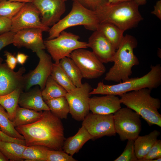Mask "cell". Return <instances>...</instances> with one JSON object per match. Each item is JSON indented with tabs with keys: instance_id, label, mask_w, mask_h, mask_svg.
<instances>
[{
	"instance_id": "45",
	"label": "cell",
	"mask_w": 161,
	"mask_h": 161,
	"mask_svg": "<svg viewBox=\"0 0 161 161\" xmlns=\"http://www.w3.org/2000/svg\"><path fill=\"white\" fill-rule=\"evenodd\" d=\"M9 160L0 150V161H8Z\"/></svg>"
},
{
	"instance_id": "36",
	"label": "cell",
	"mask_w": 161,
	"mask_h": 161,
	"mask_svg": "<svg viewBox=\"0 0 161 161\" xmlns=\"http://www.w3.org/2000/svg\"><path fill=\"white\" fill-rule=\"evenodd\" d=\"M78 2L83 7L95 11L100 6L107 3L108 0H72Z\"/></svg>"
},
{
	"instance_id": "24",
	"label": "cell",
	"mask_w": 161,
	"mask_h": 161,
	"mask_svg": "<svg viewBox=\"0 0 161 161\" xmlns=\"http://www.w3.org/2000/svg\"><path fill=\"white\" fill-rule=\"evenodd\" d=\"M27 146L17 143L0 140V150L11 161L24 160L22 154Z\"/></svg>"
},
{
	"instance_id": "11",
	"label": "cell",
	"mask_w": 161,
	"mask_h": 161,
	"mask_svg": "<svg viewBox=\"0 0 161 161\" xmlns=\"http://www.w3.org/2000/svg\"><path fill=\"white\" fill-rule=\"evenodd\" d=\"M35 53L39 59L38 65L34 70L24 75V89L26 92L34 85L39 86L42 90L48 78L50 75L53 64L51 57L44 50H38Z\"/></svg>"
},
{
	"instance_id": "22",
	"label": "cell",
	"mask_w": 161,
	"mask_h": 161,
	"mask_svg": "<svg viewBox=\"0 0 161 161\" xmlns=\"http://www.w3.org/2000/svg\"><path fill=\"white\" fill-rule=\"evenodd\" d=\"M97 30L105 36L116 50L117 49L124 37V30L108 23H100Z\"/></svg>"
},
{
	"instance_id": "39",
	"label": "cell",
	"mask_w": 161,
	"mask_h": 161,
	"mask_svg": "<svg viewBox=\"0 0 161 161\" xmlns=\"http://www.w3.org/2000/svg\"><path fill=\"white\" fill-rule=\"evenodd\" d=\"M4 55L6 57V64L12 70H14L16 66L17 63L16 57L12 53L5 51Z\"/></svg>"
},
{
	"instance_id": "47",
	"label": "cell",
	"mask_w": 161,
	"mask_h": 161,
	"mask_svg": "<svg viewBox=\"0 0 161 161\" xmlns=\"http://www.w3.org/2000/svg\"><path fill=\"white\" fill-rule=\"evenodd\" d=\"M62 0L65 2V1H66L67 0Z\"/></svg>"
},
{
	"instance_id": "6",
	"label": "cell",
	"mask_w": 161,
	"mask_h": 161,
	"mask_svg": "<svg viewBox=\"0 0 161 161\" xmlns=\"http://www.w3.org/2000/svg\"><path fill=\"white\" fill-rule=\"evenodd\" d=\"M100 23L95 11L88 9L78 2L73 1L69 13L49 28L47 39H53L69 27L83 26L87 30L95 31Z\"/></svg>"
},
{
	"instance_id": "14",
	"label": "cell",
	"mask_w": 161,
	"mask_h": 161,
	"mask_svg": "<svg viewBox=\"0 0 161 161\" xmlns=\"http://www.w3.org/2000/svg\"><path fill=\"white\" fill-rule=\"evenodd\" d=\"M62 0H34L32 3L38 9L44 26H53L60 19L65 13L66 6Z\"/></svg>"
},
{
	"instance_id": "48",
	"label": "cell",
	"mask_w": 161,
	"mask_h": 161,
	"mask_svg": "<svg viewBox=\"0 0 161 161\" xmlns=\"http://www.w3.org/2000/svg\"><path fill=\"white\" fill-rule=\"evenodd\" d=\"M0 140H1V138L0 136Z\"/></svg>"
},
{
	"instance_id": "3",
	"label": "cell",
	"mask_w": 161,
	"mask_h": 161,
	"mask_svg": "<svg viewBox=\"0 0 161 161\" xmlns=\"http://www.w3.org/2000/svg\"><path fill=\"white\" fill-rule=\"evenodd\" d=\"M151 90L145 88L127 92L120 96V101L139 114L150 126L161 127V115L158 111L160 101L151 96Z\"/></svg>"
},
{
	"instance_id": "21",
	"label": "cell",
	"mask_w": 161,
	"mask_h": 161,
	"mask_svg": "<svg viewBox=\"0 0 161 161\" xmlns=\"http://www.w3.org/2000/svg\"><path fill=\"white\" fill-rule=\"evenodd\" d=\"M160 134L159 131L154 130L148 134L139 136L134 140L135 151L138 160L143 158L146 155Z\"/></svg>"
},
{
	"instance_id": "18",
	"label": "cell",
	"mask_w": 161,
	"mask_h": 161,
	"mask_svg": "<svg viewBox=\"0 0 161 161\" xmlns=\"http://www.w3.org/2000/svg\"><path fill=\"white\" fill-rule=\"evenodd\" d=\"M121 104L120 98L116 95L94 96L90 97L89 110L95 114H114L121 108Z\"/></svg>"
},
{
	"instance_id": "5",
	"label": "cell",
	"mask_w": 161,
	"mask_h": 161,
	"mask_svg": "<svg viewBox=\"0 0 161 161\" xmlns=\"http://www.w3.org/2000/svg\"><path fill=\"white\" fill-rule=\"evenodd\" d=\"M147 73L140 78H131L127 80L112 85L98 83L97 87L93 89L90 95H111L120 96L130 92L143 88L151 90L157 88L161 84V66L157 64L151 67Z\"/></svg>"
},
{
	"instance_id": "27",
	"label": "cell",
	"mask_w": 161,
	"mask_h": 161,
	"mask_svg": "<svg viewBox=\"0 0 161 161\" xmlns=\"http://www.w3.org/2000/svg\"><path fill=\"white\" fill-rule=\"evenodd\" d=\"M66 91L58 84L50 75L48 78L44 89L41 91L42 97L44 101L57 98L65 97Z\"/></svg>"
},
{
	"instance_id": "37",
	"label": "cell",
	"mask_w": 161,
	"mask_h": 161,
	"mask_svg": "<svg viewBox=\"0 0 161 161\" xmlns=\"http://www.w3.org/2000/svg\"><path fill=\"white\" fill-rule=\"evenodd\" d=\"M15 33L10 31L0 35V51L4 47L13 43Z\"/></svg>"
},
{
	"instance_id": "7",
	"label": "cell",
	"mask_w": 161,
	"mask_h": 161,
	"mask_svg": "<svg viewBox=\"0 0 161 161\" xmlns=\"http://www.w3.org/2000/svg\"><path fill=\"white\" fill-rule=\"evenodd\" d=\"M78 35L65 30L56 37L44 41L46 49L55 63L62 58L69 57L71 53L79 48H87L88 43L79 41Z\"/></svg>"
},
{
	"instance_id": "25",
	"label": "cell",
	"mask_w": 161,
	"mask_h": 161,
	"mask_svg": "<svg viewBox=\"0 0 161 161\" xmlns=\"http://www.w3.org/2000/svg\"><path fill=\"white\" fill-rule=\"evenodd\" d=\"M61 66L76 87H79L82 84L83 78L78 67L69 57H65L60 60Z\"/></svg>"
},
{
	"instance_id": "20",
	"label": "cell",
	"mask_w": 161,
	"mask_h": 161,
	"mask_svg": "<svg viewBox=\"0 0 161 161\" xmlns=\"http://www.w3.org/2000/svg\"><path fill=\"white\" fill-rule=\"evenodd\" d=\"M92 139L93 137L82 126L75 134L65 140L62 149L65 152L72 156L78 152L87 142Z\"/></svg>"
},
{
	"instance_id": "41",
	"label": "cell",
	"mask_w": 161,
	"mask_h": 161,
	"mask_svg": "<svg viewBox=\"0 0 161 161\" xmlns=\"http://www.w3.org/2000/svg\"><path fill=\"white\" fill-rule=\"evenodd\" d=\"M29 56L23 53L18 52L16 56V58L17 63L23 65Z\"/></svg>"
},
{
	"instance_id": "26",
	"label": "cell",
	"mask_w": 161,
	"mask_h": 161,
	"mask_svg": "<svg viewBox=\"0 0 161 161\" xmlns=\"http://www.w3.org/2000/svg\"><path fill=\"white\" fill-rule=\"evenodd\" d=\"M23 90L21 88H18L8 94L0 96V105L6 110L9 119L12 121L14 118L18 105L20 94Z\"/></svg>"
},
{
	"instance_id": "9",
	"label": "cell",
	"mask_w": 161,
	"mask_h": 161,
	"mask_svg": "<svg viewBox=\"0 0 161 161\" xmlns=\"http://www.w3.org/2000/svg\"><path fill=\"white\" fill-rule=\"evenodd\" d=\"M70 58L80 69L83 78H98L105 72L106 68L92 51L86 48H79L73 51Z\"/></svg>"
},
{
	"instance_id": "16",
	"label": "cell",
	"mask_w": 161,
	"mask_h": 161,
	"mask_svg": "<svg viewBox=\"0 0 161 161\" xmlns=\"http://www.w3.org/2000/svg\"><path fill=\"white\" fill-rule=\"evenodd\" d=\"M88 47L103 63L113 62L116 50L100 31L97 30L89 38Z\"/></svg>"
},
{
	"instance_id": "49",
	"label": "cell",
	"mask_w": 161,
	"mask_h": 161,
	"mask_svg": "<svg viewBox=\"0 0 161 161\" xmlns=\"http://www.w3.org/2000/svg\"><path fill=\"white\" fill-rule=\"evenodd\" d=\"M1 0H0V1H1Z\"/></svg>"
},
{
	"instance_id": "34",
	"label": "cell",
	"mask_w": 161,
	"mask_h": 161,
	"mask_svg": "<svg viewBox=\"0 0 161 161\" xmlns=\"http://www.w3.org/2000/svg\"><path fill=\"white\" fill-rule=\"evenodd\" d=\"M71 156L61 150L49 149L47 152L46 161H76Z\"/></svg>"
},
{
	"instance_id": "17",
	"label": "cell",
	"mask_w": 161,
	"mask_h": 161,
	"mask_svg": "<svg viewBox=\"0 0 161 161\" xmlns=\"http://www.w3.org/2000/svg\"><path fill=\"white\" fill-rule=\"evenodd\" d=\"M41 30L36 28L23 29L15 33L13 44L18 48L24 47L36 52L46 48L43 40Z\"/></svg>"
},
{
	"instance_id": "4",
	"label": "cell",
	"mask_w": 161,
	"mask_h": 161,
	"mask_svg": "<svg viewBox=\"0 0 161 161\" xmlns=\"http://www.w3.org/2000/svg\"><path fill=\"white\" fill-rule=\"evenodd\" d=\"M137 42L132 35L126 34L117 49L114 56L113 65L106 73L105 80L117 82L125 81L129 78L132 73V68L139 64L134 53Z\"/></svg>"
},
{
	"instance_id": "44",
	"label": "cell",
	"mask_w": 161,
	"mask_h": 161,
	"mask_svg": "<svg viewBox=\"0 0 161 161\" xmlns=\"http://www.w3.org/2000/svg\"><path fill=\"white\" fill-rule=\"evenodd\" d=\"M8 1L15 2L28 3L32 2L34 0H7Z\"/></svg>"
},
{
	"instance_id": "30",
	"label": "cell",
	"mask_w": 161,
	"mask_h": 161,
	"mask_svg": "<svg viewBox=\"0 0 161 161\" xmlns=\"http://www.w3.org/2000/svg\"><path fill=\"white\" fill-rule=\"evenodd\" d=\"M49 149L44 146L40 145L27 146L23 151V159L27 161H46Z\"/></svg>"
},
{
	"instance_id": "43",
	"label": "cell",
	"mask_w": 161,
	"mask_h": 161,
	"mask_svg": "<svg viewBox=\"0 0 161 161\" xmlns=\"http://www.w3.org/2000/svg\"><path fill=\"white\" fill-rule=\"evenodd\" d=\"M139 6L145 4L147 0H133Z\"/></svg>"
},
{
	"instance_id": "33",
	"label": "cell",
	"mask_w": 161,
	"mask_h": 161,
	"mask_svg": "<svg viewBox=\"0 0 161 161\" xmlns=\"http://www.w3.org/2000/svg\"><path fill=\"white\" fill-rule=\"evenodd\" d=\"M135 153L134 140H128L126 147L121 154L114 161H137Z\"/></svg>"
},
{
	"instance_id": "29",
	"label": "cell",
	"mask_w": 161,
	"mask_h": 161,
	"mask_svg": "<svg viewBox=\"0 0 161 161\" xmlns=\"http://www.w3.org/2000/svg\"><path fill=\"white\" fill-rule=\"evenodd\" d=\"M0 130L6 134L13 137L24 140V137L16 129L5 109L0 105Z\"/></svg>"
},
{
	"instance_id": "42",
	"label": "cell",
	"mask_w": 161,
	"mask_h": 161,
	"mask_svg": "<svg viewBox=\"0 0 161 161\" xmlns=\"http://www.w3.org/2000/svg\"><path fill=\"white\" fill-rule=\"evenodd\" d=\"M133 0H108L107 3L113 4L117 3L126 2Z\"/></svg>"
},
{
	"instance_id": "28",
	"label": "cell",
	"mask_w": 161,
	"mask_h": 161,
	"mask_svg": "<svg viewBox=\"0 0 161 161\" xmlns=\"http://www.w3.org/2000/svg\"><path fill=\"white\" fill-rule=\"evenodd\" d=\"M50 111L61 119H66L69 108L65 97H62L45 101Z\"/></svg>"
},
{
	"instance_id": "38",
	"label": "cell",
	"mask_w": 161,
	"mask_h": 161,
	"mask_svg": "<svg viewBox=\"0 0 161 161\" xmlns=\"http://www.w3.org/2000/svg\"><path fill=\"white\" fill-rule=\"evenodd\" d=\"M11 23V19L0 16V35L10 31Z\"/></svg>"
},
{
	"instance_id": "10",
	"label": "cell",
	"mask_w": 161,
	"mask_h": 161,
	"mask_svg": "<svg viewBox=\"0 0 161 161\" xmlns=\"http://www.w3.org/2000/svg\"><path fill=\"white\" fill-rule=\"evenodd\" d=\"M92 89L91 86L85 82L80 87L67 92L65 97L69 104V113L75 120L82 121L89 113L90 92Z\"/></svg>"
},
{
	"instance_id": "2",
	"label": "cell",
	"mask_w": 161,
	"mask_h": 161,
	"mask_svg": "<svg viewBox=\"0 0 161 161\" xmlns=\"http://www.w3.org/2000/svg\"><path fill=\"white\" fill-rule=\"evenodd\" d=\"M139 6L133 0L105 3L95 11L100 23H108L124 31L136 27L143 19Z\"/></svg>"
},
{
	"instance_id": "19",
	"label": "cell",
	"mask_w": 161,
	"mask_h": 161,
	"mask_svg": "<svg viewBox=\"0 0 161 161\" xmlns=\"http://www.w3.org/2000/svg\"><path fill=\"white\" fill-rule=\"evenodd\" d=\"M18 104L21 107L38 112L50 110L43 99L41 90L38 86L26 92L22 91L19 97Z\"/></svg>"
},
{
	"instance_id": "23",
	"label": "cell",
	"mask_w": 161,
	"mask_h": 161,
	"mask_svg": "<svg viewBox=\"0 0 161 161\" xmlns=\"http://www.w3.org/2000/svg\"><path fill=\"white\" fill-rule=\"evenodd\" d=\"M42 112L20 107L18 105L13 120L14 127L32 123L37 121L41 117Z\"/></svg>"
},
{
	"instance_id": "8",
	"label": "cell",
	"mask_w": 161,
	"mask_h": 161,
	"mask_svg": "<svg viewBox=\"0 0 161 161\" xmlns=\"http://www.w3.org/2000/svg\"><path fill=\"white\" fill-rule=\"evenodd\" d=\"M140 116L128 107L120 108L113 114L114 127L121 141L134 140L142 129Z\"/></svg>"
},
{
	"instance_id": "40",
	"label": "cell",
	"mask_w": 161,
	"mask_h": 161,
	"mask_svg": "<svg viewBox=\"0 0 161 161\" xmlns=\"http://www.w3.org/2000/svg\"><path fill=\"white\" fill-rule=\"evenodd\" d=\"M151 13L154 15L160 20L161 19V0H159L154 6V10Z\"/></svg>"
},
{
	"instance_id": "46",
	"label": "cell",
	"mask_w": 161,
	"mask_h": 161,
	"mask_svg": "<svg viewBox=\"0 0 161 161\" xmlns=\"http://www.w3.org/2000/svg\"><path fill=\"white\" fill-rule=\"evenodd\" d=\"M3 59L2 58L0 57V64H1L2 62Z\"/></svg>"
},
{
	"instance_id": "31",
	"label": "cell",
	"mask_w": 161,
	"mask_h": 161,
	"mask_svg": "<svg viewBox=\"0 0 161 161\" xmlns=\"http://www.w3.org/2000/svg\"><path fill=\"white\" fill-rule=\"evenodd\" d=\"M50 76L67 92L76 87L59 63H53Z\"/></svg>"
},
{
	"instance_id": "32",
	"label": "cell",
	"mask_w": 161,
	"mask_h": 161,
	"mask_svg": "<svg viewBox=\"0 0 161 161\" xmlns=\"http://www.w3.org/2000/svg\"><path fill=\"white\" fill-rule=\"evenodd\" d=\"M25 3L2 0L0 1V16L11 19Z\"/></svg>"
},
{
	"instance_id": "15",
	"label": "cell",
	"mask_w": 161,
	"mask_h": 161,
	"mask_svg": "<svg viewBox=\"0 0 161 161\" xmlns=\"http://www.w3.org/2000/svg\"><path fill=\"white\" fill-rule=\"evenodd\" d=\"M26 71L24 66L17 72L9 68L6 63L0 64V96L8 94L16 89L24 90V77Z\"/></svg>"
},
{
	"instance_id": "1",
	"label": "cell",
	"mask_w": 161,
	"mask_h": 161,
	"mask_svg": "<svg viewBox=\"0 0 161 161\" xmlns=\"http://www.w3.org/2000/svg\"><path fill=\"white\" fill-rule=\"evenodd\" d=\"M15 128L24 137L27 146L37 145L50 149H62L65 140L63 125L50 110L44 111L35 122Z\"/></svg>"
},
{
	"instance_id": "12",
	"label": "cell",
	"mask_w": 161,
	"mask_h": 161,
	"mask_svg": "<svg viewBox=\"0 0 161 161\" xmlns=\"http://www.w3.org/2000/svg\"><path fill=\"white\" fill-rule=\"evenodd\" d=\"M39 11L32 2L26 3L11 19L10 31L14 32L26 29H39L48 32L50 28L44 25Z\"/></svg>"
},
{
	"instance_id": "35",
	"label": "cell",
	"mask_w": 161,
	"mask_h": 161,
	"mask_svg": "<svg viewBox=\"0 0 161 161\" xmlns=\"http://www.w3.org/2000/svg\"><path fill=\"white\" fill-rule=\"evenodd\" d=\"M161 160V140L157 139L150 150L143 158L138 161H160Z\"/></svg>"
},
{
	"instance_id": "13",
	"label": "cell",
	"mask_w": 161,
	"mask_h": 161,
	"mask_svg": "<svg viewBox=\"0 0 161 161\" xmlns=\"http://www.w3.org/2000/svg\"><path fill=\"white\" fill-rule=\"evenodd\" d=\"M82 121V126L94 139L116 135L113 114H101L89 113Z\"/></svg>"
}]
</instances>
